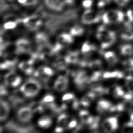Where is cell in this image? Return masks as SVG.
I'll use <instances>...</instances> for the list:
<instances>
[{"instance_id": "1", "label": "cell", "mask_w": 133, "mask_h": 133, "mask_svg": "<svg viewBox=\"0 0 133 133\" xmlns=\"http://www.w3.org/2000/svg\"><path fill=\"white\" fill-rule=\"evenodd\" d=\"M96 37L101 42V48L102 49L110 47L116 40L115 33L107 30L103 26H100L98 28Z\"/></svg>"}, {"instance_id": "2", "label": "cell", "mask_w": 133, "mask_h": 133, "mask_svg": "<svg viewBox=\"0 0 133 133\" xmlns=\"http://www.w3.org/2000/svg\"><path fill=\"white\" fill-rule=\"evenodd\" d=\"M41 88L40 83L36 79L30 78L20 87V90L25 97L32 98L36 96Z\"/></svg>"}, {"instance_id": "3", "label": "cell", "mask_w": 133, "mask_h": 133, "mask_svg": "<svg viewBox=\"0 0 133 133\" xmlns=\"http://www.w3.org/2000/svg\"><path fill=\"white\" fill-rule=\"evenodd\" d=\"M124 13L119 10H111L103 14L102 20L104 24H111L122 21L124 20Z\"/></svg>"}, {"instance_id": "4", "label": "cell", "mask_w": 133, "mask_h": 133, "mask_svg": "<svg viewBox=\"0 0 133 133\" xmlns=\"http://www.w3.org/2000/svg\"><path fill=\"white\" fill-rule=\"evenodd\" d=\"M21 21L31 31L37 30L42 24V19L37 16H31L26 17L21 20Z\"/></svg>"}, {"instance_id": "5", "label": "cell", "mask_w": 133, "mask_h": 133, "mask_svg": "<svg viewBox=\"0 0 133 133\" xmlns=\"http://www.w3.org/2000/svg\"><path fill=\"white\" fill-rule=\"evenodd\" d=\"M54 72L52 69L46 66L39 67L34 73V75L37 78L47 83L49 78L53 75Z\"/></svg>"}, {"instance_id": "6", "label": "cell", "mask_w": 133, "mask_h": 133, "mask_svg": "<svg viewBox=\"0 0 133 133\" xmlns=\"http://www.w3.org/2000/svg\"><path fill=\"white\" fill-rule=\"evenodd\" d=\"M99 14L96 13L91 9H87L82 16V22L85 24H90L98 22L101 19Z\"/></svg>"}, {"instance_id": "7", "label": "cell", "mask_w": 133, "mask_h": 133, "mask_svg": "<svg viewBox=\"0 0 133 133\" xmlns=\"http://www.w3.org/2000/svg\"><path fill=\"white\" fill-rule=\"evenodd\" d=\"M74 76V83L79 89H83L86 85L89 83V77L85 71H80L73 74Z\"/></svg>"}, {"instance_id": "8", "label": "cell", "mask_w": 133, "mask_h": 133, "mask_svg": "<svg viewBox=\"0 0 133 133\" xmlns=\"http://www.w3.org/2000/svg\"><path fill=\"white\" fill-rule=\"evenodd\" d=\"M33 112L29 106L22 107L17 112V118L23 123L29 122L33 117Z\"/></svg>"}, {"instance_id": "9", "label": "cell", "mask_w": 133, "mask_h": 133, "mask_svg": "<svg viewBox=\"0 0 133 133\" xmlns=\"http://www.w3.org/2000/svg\"><path fill=\"white\" fill-rule=\"evenodd\" d=\"M15 53L17 54L30 52L32 49L31 42L25 38H20L16 42Z\"/></svg>"}, {"instance_id": "10", "label": "cell", "mask_w": 133, "mask_h": 133, "mask_svg": "<svg viewBox=\"0 0 133 133\" xmlns=\"http://www.w3.org/2000/svg\"><path fill=\"white\" fill-rule=\"evenodd\" d=\"M102 128L105 133H111L118 127V120L116 117H110L105 119L102 124Z\"/></svg>"}, {"instance_id": "11", "label": "cell", "mask_w": 133, "mask_h": 133, "mask_svg": "<svg viewBox=\"0 0 133 133\" xmlns=\"http://www.w3.org/2000/svg\"><path fill=\"white\" fill-rule=\"evenodd\" d=\"M4 82L6 85L16 87L19 86L21 83V77L16 74L14 71H11L5 75Z\"/></svg>"}, {"instance_id": "12", "label": "cell", "mask_w": 133, "mask_h": 133, "mask_svg": "<svg viewBox=\"0 0 133 133\" xmlns=\"http://www.w3.org/2000/svg\"><path fill=\"white\" fill-rule=\"evenodd\" d=\"M69 79L66 75H61L59 76L54 83V88L57 91H64L68 87Z\"/></svg>"}, {"instance_id": "13", "label": "cell", "mask_w": 133, "mask_h": 133, "mask_svg": "<svg viewBox=\"0 0 133 133\" xmlns=\"http://www.w3.org/2000/svg\"><path fill=\"white\" fill-rule=\"evenodd\" d=\"M45 4L49 9L55 11H61L65 4L62 0H45Z\"/></svg>"}, {"instance_id": "14", "label": "cell", "mask_w": 133, "mask_h": 133, "mask_svg": "<svg viewBox=\"0 0 133 133\" xmlns=\"http://www.w3.org/2000/svg\"><path fill=\"white\" fill-rule=\"evenodd\" d=\"M35 60L34 59L31 57L28 61H22L19 63V68L25 74L30 75L33 73V64Z\"/></svg>"}, {"instance_id": "15", "label": "cell", "mask_w": 133, "mask_h": 133, "mask_svg": "<svg viewBox=\"0 0 133 133\" xmlns=\"http://www.w3.org/2000/svg\"><path fill=\"white\" fill-rule=\"evenodd\" d=\"M112 106L113 105L109 101L106 100H100L97 103L96 110L99 113L103 114L108 111L110 112Z\"/></svg>"}, {"instance_id": "16", "label": "cell", "mask_w": 133, "mask_h": 133, "mask_svg": "<svg viewBox=\"0 0 133 133\" xmlns=\"http://www.w3.org/2000/svg\"><path fill=\"white\" fill-rule=\"evenodd\" d=\"M9 105L8 103L5 100H1L0 108V119L1 121H5L8 117L9 113Z\"/></svg>"}, {"instance_id": "17", "label": "cell", "mask_w": 133, "mask_h": 133, "mask_svg": "<svg viewBox=\"0 0 133 133\" xmlns=\"http://www.w3.org/2000/svg\"><path fill=\"white\" fill-rule=\"evenodd\" d=\"M79 116L81 120V122L83 125L88 126L92 121L94 117L90 113L86 110H81L79 113Z\"/></svg>"}, {"instance_id": "18", "label": "cell", "mask_w": 133, "mask_h": 133, "mask_svg": "<svg viewBox=\"0 0 133 133\" xmlns=\"http://www.w3.org/2000/svg\"><path fill=\"white\" fill-rule=\"evenodd\" d=\"M68 64L65 57H58L56 59L53 63V66L59 71L65 70Z\"/></svg>"}, {"instance_id": "19", "label": "cell", "mask_w": 133, "mask_h": 133, "mask_svg": "<svg viewBox=\"0 0 133 133\" xmlns=\"http://www.w3.org/2000/svg\"><path fill=\"white\" fill-rule=\"evenodd\" d=\"M35 41L39 45V47H42L48 45V37L46 34L43 32L37 33L35 36Z\"/></svg>"}, {"instance_id": "20", "label": "cell", "mask_w": 133, "mask_h": 133, "mask_svg": "<svg viewBox=\"0 0 133 133\" xmlns=\"http://www.w3.org/2000/svg\"><path fill=\"white\" fill-rule=\"evenodd\" d=\"M38 126L43 128L47 129L52 125V119L48 115H43L38 121Z\"/></svg>"}, {"instance_id": "21", "label": "cell", "mask_w": 133, "mask_h": 133, "mask_svg": "<svg viewBox=\"0 0 133 133\" xmlns=\"http://www.w3.org/2000/svg\"><path fill=\"white\" fill-rule=\"evenodd\" d=\"M104 57L108 63L111 65H115L118 61L117 56L113 51L105 52L104 54Z\"/></svg>"}, {"instance_id": "22", "label": "cell", "mask_w": 133, "mask_h": 133, "mask_svg": "<svg viewBox=\"0 0 133 133\" xmlns=\"http://www.w3.org/2000/svg\"><path fill=\"white\" fill-rule=\"evenodd\" d=\"M28 106L30 108L33 113H42L45 110L44 107L40 101L39 102H33Z\"/></svg>"}, {"instance_id": "23", "label": "cell", "mask_w": 133, "mask_h": 133, "mask_svg": "<svg viewBox=\"0 0 133 133\" xmlns=\"http://www.w3.org/2000/svg\"><path fill=\"white\" fill-rule=\"evenodd\" d=\"M123 73L119 71H114L113 72H106L103 74L102 77L105 79L113 78H121L123 77Z\"/></svg>"}, {"instance_id": "24", "label": "cell", "mask_w": 133, "mask_h": 133, "mask_svg": "<svg viewBox=\"0 0 133 133\" xmlns=\"http://www.w3.org/2000/svg\"><path fill=\"white\" fill-rule=\"evenodd\" d=\"M121 37L124 40H133V30L129 25H127L126 29L122 33Z\"/></svg>"}, {"instance_id": "25", "label": "cell", "mask_w": 133, "mask_h": 133, "mask_svg": "<svg viewBox=\"0 0 133 133\" xmlns=\"http://www.w3.org/2000/svg\"><path fill=\"white\" fill-rule=\"evenodd\" d=\"M69 123V117L67 114L62 113L60 114L57 121V126L64 128L66 127L67 124Z\"/></svg>"}, {"instance_id": "26", "label": "cell", "mask_w": 133, "mask_h": 133, "mask_svg": "<svg viewBox=\"0 0 133 133\" xmlns=\"http://www.w3.org/2000/svg\"><path fill=\"white\" fill-rule=\"evenodd\" d=\"M60 42L61 43L63 44H71L73 42V36L70 33H63L60 34L59 36Z\"/></svg>"}, {"instance_id": "27", "label": "cell", "mask_w": 133, "mask_h": 133, "mask_svg": "<svg viewBox=\"0 0 133 133\" xmlns=\"http://www.w3.org/2000/svg\"><path fill=\"white\" fill-rule=\"evenodd\" d=\"M95 49L96 47L94 45L89 43L88 42H85L82 46L81 51L83 54L87 55Z\"/></svg>"}, {"instance_id": "28", "label": "cell", "mask_w": 133, "mask_h": 133, "mask_svg": "<svg viewBox=\"0 0 133 133\" xmlns=\"http://www.w3.org/2000/svg\"><path fill=\"white\" fill-rule=\"evenodd\" d=\"M121 52L123 55H131L133 53V46L129 44L123 45L121 47Z\"/></svg>"}, {"instance_id": "29", "label": "cell", "mask_w": 133, "mask_h": 133, "mask_svg": "<svg viewBox=\"0 0 133 133\" xmlns=\"http://www.w3.org/2000/svg\"><path fill=\"white\" fill-rule=\"evenodd\" d=\"M112 95L115 98H119L124 96V92L121 86H115L113 88L112 90Z\"/></svg>"}, {"instance_id": "30", "label": "cell", "mask_w": 133, "mask_h": 133, "mask_svg": "<svg viewBox=\"0 0 133 133\" xmlns=\"http://www.w3.org/2000/svg\"><path fill=\"white\" fill-rule=\"evenodd\" d=\"M84 29L79 26H75L70 30V34L73 36H80L84 33Z\"/></svg>"}, {"instance_id": "31", "label": "cell", "mask_w": 133, "mask_h": 133, "mask_svg": "<svg viewBox=\"0 0 133 133\" xmlns=\"http://www.w3.org/2000/svg\"><path fill=\"white\" fill-rule=\"evenodd\" d=\"M88 66L95 71H100V69L102 66V63L100 60H95L90 62L88 63Z\"/></svg>"}, {"instance_id": "32", "label": "cell", "mask_w": 133, "mask_h": 133, "mask_svg": "<svg viewBox=\"0 0 133 133\" xmlns=\"http://www.w3.org/2000/svg\"><path fill=\"white\" fill-rule=\"evenodd\" d=\"M20 22V20H18L17 21H9L5 22L4 24V29L6 30H11L15 28L18 22Z\"/></svg>"}, {"instance_id": "33", "label": "cell", "mask_w": 133, "mask_h": 133, "mask_svg": "<svg viewBox=\"0 0 133 133\" xmlns=\"http://www.w3.org/2000/svg\"><path fill=\"white\" fill-rule=\"evenodd\" d=\"M123 65L127 71H133V59H129L123 61Z\"/></svg>"}, {"instance_id": "34", "label": "cell", "mask_w": 133, "mask_h": 133, "mask_svg": "<svg viewBox=\"0 0 133 133\" xmlns=\"http://www.w3.org/2000/svg\"><path fill=\"white\" fill-rule=\"evenodd\" d=\"M55 100V97L50 94H48L45 95L42 100L40 101L42 104H48L50 103L54 102Z\"/></svg>"}, {"instance_id": "35", "label": "cell", "mask_w": 133, "mask_h": 133, "mask_svg": "<svg viewBox=\"0 0 133 133\" xmlns=\"http://www.w3.org/2000/svg\"><path fill=\"white\" fill-rule=\"evenodd\" d=\"M99 121H100V117L99 116L94 117L91 123L88 126L89 128L91 130H94L98 128L99 126Z\"/></svg>"}, {"instance_id": "36", "label": "cell", "mask_w": 133, "mask_h": 133, "mask_svg": "<svg viewBox=\"0 0 133 133\" xmlns=\"http://www.w3.org/2000/svg\"><path fill=\"white\" fill-rule=\"evenodd\" d=\"M91 102L92 101L86 94L82 97L80 100V103L82 104V105L86 108L89 107Z\"/></svg>"}, {"instance_id": "37", "label": "cell", "mask_w": 133, "mask_h": 133, "mask_svg": "<svg viewBox=\"0 0 133 133\" xmlns=\"http://www.w3.org/2000/svg\"><path fill=\"white\" fill-rule=\"evenodd\" d=\"M75 98L74 95L72 93H67L64 94L62 97V101L66 102V103L72 102V101Z\"/></svg>"}, {"instance_id": "38", "label": "cell", "mask_w": 133, "mask_h": 133, "mask_svg": "<svg viewBox=\"0 0 133 133\" xmlns=\"http://www.w3.org/2000/svg\"><path fill=\"white\" fill-rule=\"evenodd\" d=\"M126 85L133 94V77L128 76L126 78Z\"/></svg>"}, {"instance_id": "39", "label": "cell", "mask_w": 133, "mask_h": 133, "mask_svg": "<svg viewBox=\"0 0 133 133\" xmlns=\"http://www.w3.org/2000/svg\"><path fill=\"white\" fill-rule=\"evenodd\" d=\"M77 121L75 119H73L68 123L66 127L68 129H71L75 128L77 126Z\"/></svg>"}, {"instance_id": "40", "label": "cell", "mask_w": 133, "mask_h": 133, "mask_svg": "<svg viewBox=\"0 0 133 133\" xmlns=\"http://www.w3.org/2000/svg\"><path fill=\"white\" fill-rule=\"evenodd\" d=\"M92 5V0H84L82 2V6L86 8H90Z\"/></svg>"}, {"instance_id": "41", "label": "cell", "mask_w": 133, "mask_h": 133, "mask_svg": "<svg viewBox=\"0 0 133 133\" xmlns=\"http://www.w3.org/2000/svg\"><path fill=\"white\" fill-rule=\"evenodd\" d=\"M114 1L117 5L121 7L126 5L129 2V0H114Z\"/></svg>"}, {"instance_id": "42", "label": "cell", "mask_w": 133, "mask_h": 133, "mask_svg": "<svg viewBox=\"0 0 133 133\" xmlns=\"http://www.w3.org/2000/svg\"><path fill=\"white\" fill-rule=\"evenodd\" d=\"M127 16L130 21L133 22V7L127 11Z\"/></svg>"}, {"instance_id": "43", "label": "cell", "mask_w": 133, "mask_h": 133, "mask_svg": "<svg viewBox=\"0 0 133 133\" xmlns=\"http://www.w3.org/2000/svg\"><path fill=\"white\" fill-rule=\"evenodd\" d=\"M38 0H27L25 4V6H33L38 3Z\"/></svg>"}, {"instance_id": "44", "label": "cell", "mask_w": 133, "mask_h": 133, "mask_svg": "<svg viewBox=\"0 0 133 133\" xmlns=\"http://www.w3.org/2000/svg\"><path fill=\"white\" fill-rule=\"evenodd\" d=\"M0 91H1L0 94H1V96H5V95H6L7 94V90L6 87L4 86V85H1Z\"/></svg>"}, {"instance_id": "45", "label": "cell", "mask_w": 133, "mask_h": 133, "mask_svg": "<svg viewBox=\"0 0 133 133\" xmlns=\"http://www.w3.org/2000/svg\"><path fill=\"white\" fill-rule=\"evenodd\" d=\"M63 127L57 126L54 130V133H62L63 132Z\"/></svg>"}, {"instance_id": "46", "label": "cell", "mask_w": 133, "mask_h": 133, "mask_svg": "<svg viewBox=\"0 0 133 133\" xmlns=\"http://www.w3.org/2000/svg\"><path fill=\"white\" fill-rule=\"evenodd\" d=\"M107 4L105 2L103 1H101V0H100V1L97 4V6L99 8H101V7H104Z\"/></svg>"}, {"instance_id": "47", "label": "cell", "mask_w": 133, "mask_h": 133, "mask_svg": "<svg viewBox=\"0 0 133 133\" xmlns=\"http://www.w3.org/2000/svg\"><path fill=\"white\" fill-rule=\"evenodd\" d=\"M65 4H66L68 5H72L73 3L74 0H63Z\"/></svg>"}, {"instance_id": "48", "label": "cell", "mask_w": 133, "mask_h": 133, "mask_svg": "<svg viewBox=\"0 0 133 133\" xmlns=\"http://www.w3.org/2000/svg\"><path fill=\"white\" fill-rule=\"evenodd\" d=\"M129 113L130 114H133V103L131 104L130 107H129Z\"/></svg>"}, {"instance_id": "49", "label": "cell", "mask_w": 133, "mask_h": 133, "mask_svg": "<svg viewBox=\"0 0 133 133\" xmlns=\"http://www.w3.org/2000/svg\"><path fill=\"white\" fill-rule=\"evenodd\" d=\"M18 2H19L20 4L24 5L25 4V3L26 2L27 0H18Z\"/></svg>"}, {"instance_id": "50", "label": "cell", "mask_w": 133, "mask_h": 133, "mask_svg": "<svg viewBox=\"0 0 133 133\" xmlns=\"http://www.w3.org/2000/svg\"><path fill=\"white\" fill-rule=\"evenodd\" d=\"M101 1H104V2H105L107 4H108V3H109L110 2V1H111V0H101Z\"/></svg>"}]
</instances>
